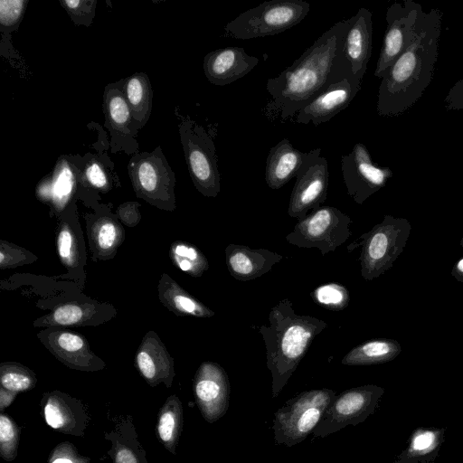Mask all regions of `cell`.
Returning <instances> with one entry per match:
<instances>
[{
    "mask_svg": "<svg viewBox=\"0 0 463 463\" xmlns=\"http://www.w3.org/2000/svg\"><path fill=\"white\" fill-rule=\"evenodd\" d=\"M86 181L93 187L107 191L109 187L108 175L101 165L96 160H91L84 168Z\"/></svg>",
    "mask_w": 463,
    "mask_h": 463,
    "instance_id": "b9f144b4",
    "label": "cell"
},
{
    "mask_svg": "<svg viewBox=\"0 0 463 463\" xmlns=\"http://www.w3.org/2000/svg\"><path fill=\"white\" fill-rule=\"evenodd\" d=\"M442 431L434 429H419L411 438L407 449L394 463L427 462L428 457H434V451L441 443Z\"/></svg>",
    "mask_w": 463,
    "mask_h": 463,
    "instance_id": "f546056e",
    "label": "cell"
},
{
    "mask_svg": "<svg viewBox=\"0 0 463 463\" xmlns=\"http://www.w3.org/2000/svg\"><path fill=\"white\" fill-rule=\"evenodd\" d=\"M41 416L52 430L66 435L84 437L90 415L83 402L60 390L46 392L40 401Z\"/></svg>",
    "mask_w": 463,
    "mask_h": 463,
    "instance_id": "e0dca14e",
    "label": "cell"
},
{
    "mask_svg": "<svg viewBox=\"0 0 463 463\" xmlns=\"http://www.w3.org/2000/svg\"><path fill=\"white\" fill-rule=\"evenodd\" d=\"M179 133L194 185L203 196L216 197L221 192V174L213 140L201 125L190 118L182 120Z\"/></svg>",
    "mask_w": 463,
    "mask_h": 463,
    "instance_id": "9c48e42d",
    "label": "cell"
},
{
    "mask_svg": "<svg viewBox=\"0 0 463 463\" xmlns=\"http://www.w3.org/2000/svg\"><path fill=\"white\" fill-rule=\"evenodd\" d=\"M17 392L9 391L2 386H0V412H5V410L7 409L15 400L17 396Z\"/></svg>",
    "mask_w": 463,
    "mask_h": 463,
    "instance_id": "f6af8a7d",
    "label": "cell"
},
{
    "mask_svg": "<svg viewBox=\"0 0 463 463\" xmlns=\"http://www.w3.org/2000/svg\"><path fill=\"white\" fill-rule=\"evenodd\" d=\"M351 218L333 206H320L298 221L286 236L288 243L299 248H317L322 256L335 251L352 235Z\"/></svg>",
    "mask_w": 463,
    "mask_h": 463,
    "instance_id": "30bf717a",
    "label": "cell"
},
{
    "mask_svg": "<svg viewBox=\"0 0 463 463\" xmlns=\"http://www.w3.org/2000/svg\"><path fill=\"white\" fill-rule=\"evenodd\" d=\"M258 62L259 59L249 55L243 48L229 46L207 53L203 68L212 84L225 86L250 73Z\"/></svg>",
    "mask_w": 463,
    "mask_h": 463,
    "instance_id": "d6986e66",
    "label": "cell"
},
{
    "mask_svg": "<svg viewBox=\"0 0 463 463\" xmlns=\"http://www.w3.org/2000/svg\"><path fill=\"white\" fill-rule=\"evenodd\" d=\"M451 275L459 282L463 283V257L453 266Z\"/></svg>",
    "mask_w": 463,
    "mask_h": 463,
    "instance_id": "bcb514c9",
    "label": "cell"
},
{
    "mask_svg": "<svg viewBox=\"0 0 463 463\" xmlns=\"http://www.w3.org/2000/svg\"><path fill=\"white\" fill-rule=\"evenodd\" d=\"M169 254L174 265L192 277L199 278L209 269L207 258L198 248L188 242H173Z\"/></svg>",
    "mask_w": 463,
    "mask_h": 463,
    "instance_id": "4dcf8cb0",
    "label": "cell"
},
{
    "mask_svg": "<svg viewBox=\"0 0 463 463\" xmlns=\"http://www.w3.org/2000/svg\"><path fill=\"white\" fill-rule=\"evenodd\" d=\"M444 106L449 110H463V79L449 89L444 99Z\"/></svg>",
    "mask_w": 463,
    "mask_h": 463,
    "instance_id": "7bdbcfd3",
    "label": "cell"
},
{
    "mask_svg": "<svg viewBox=\"0 0 463 463\" xmlns=\"http://www.w3.org/2000/svg\"><path fill=\"white\" fill-rule=\"evenodd\" d=\"M36 383V374L28 367L15 362L0 364V386L19 393L33 389Z\"/></svg>",
    "mask_w": 463,
    "mask_h": 463,
    "instance_id": "1f68e13d",
    "label": "cell"
},
{
    "mask_svg": "<svg viewBox=\"0 0 463 463\" xmlns=\"http://www.w3.org/2000/svg\"><path fill=\"white\" fill-rule=\"evenodd\" d=\"M44 346L67 367L82 372L102 370L105 363L90 348L86 338L75 332L51 327L38 333Z\"/></svg>",
    "mask_w": 463,
    "mask_h": 463,
    "instance_id": "2e32d148",
    "label": "cell"
},
{
    "mask_svg": "<svg viewBox=\"0 0 463 463\" xmlns=\"http://www.w3.org/2000/svg\"><path fill=\"white\" fill-rule=\"evenodd\" d=\"M101 305L94 302H69L58 306L51 314L37 319V326L96 325L101 322Z\"/></svg>",
    "mask_w": 463,
    "mask_h": 463,
    "instance_id": "d4e9b609",
    "label": "cell"
},
{
    "mask_svg": "<svg viewBox=\"0 0 463 463\" xmlns=\"http://www.w3.org/2000/svg\"><path fill=\"white\" fill-rule=\"evenodd\" d=\"M460 246H462V247H463V237H462V239H461V241H460Z\"/></svg>",
    "mask_w": 463,
    "mask_h": 463,
    "instance_id": "7dc6e473",
    "label": "cell"
},
{
    "mask_svg": "<svg viewBox=\"0 0 463 463\" xmlns=\"http://www.w3.org/2000/svg\"><path fill=\"white\" fill-rule=\"evenodd\" d=\"M269 326H259L266 347L267 367L271 373V393L276 398L296 371L314 338L327 324L308 315L295 313L283 298L269 314Z\"/></svg>",
    "mask_w": 463,
    "mask_h": 463,
    "instance_id": "3957f363",
    "label": "cell"
},
{
    "mask_svg": "<svg viewBox=\"0 0 463 463\" xmlns=\"http://www.w3.org/2000/svg\"><path fill=\"white\" fill-rule=\"evenodd\" d=\"M160 301L177 316L211 317L214 312L179 286L167 274L161 276L158 284Z\"/></svg>",
    "mask_w": 463,
    "mask_h": 463,
    "instance_id": "cb8c5ba5",
    "label": "cell"
},
{
    "mask_svg": "<svg viewBox=\"0 0 463 463\" xmlns=\"http://www.w3.org/2000/svg\"><path fill=\"white\" fill-rule=\"evenodd\" d=\"M402 351L398 341L376 338L351 349L341 360L345 365H370L393 360Z\"/></svg>",
    "mask_w": 463,
    "mask_h": 463,
    "instance_id": "f1b7e54d",
    "label": "cell"
},
{
    "mask_svg": "<svg viewBox=\"0 0 463 463\" xmlns=\"http://www.w3.org/2000/svg\"><path fill=\"white\" fill-rule=\"evenodd\" d=\"M411 231L405 218L384 215L383 221L368 232L362 234L359 261L361 275L365 280H373L391 269L403 251Z\"/></svg>",
    "mask_w": 463,
    "mask_h": 463,
    "instance_id": "8992f818",
    "label": "cell"
},
{
    "mask_svg": "<svg viewBox=\"0 0 463 463\" xmlns=\"http://www.w3.org/2000/svg\"><path fill=\"white\" fill-rule=\"evenodd\" d=\"M135 365L151 387L164 383L167 388L175 376L174 359L158 335L149 331L141 342L135 356Z\"/></svg>",
    "mask_w": 463,
    "mask_h": 463,
    "instance_id": "ffe728a7",
    "label": "cell"
},
{
    "mask_svg": "<svg viewBox=\"0 0 463 463\" xmlns=\"http://www.w3.org/2000/svg\"><path fill=\"white\" fill-rule=\"evenodd\" d=\"M442 16L439 8L420 11L412 41L381 80L376 103L379 116L402 115L430 84L438 60Z\"/></svg>",
    "mask_w": 463,
    "mask_h": 463,
    "instance_id": "6da1fadb",
    "label": "cell"
},
{
    "mask_svg": "<svg viewBox=\"0 0 463 463\" xmlns=\"http://www.w3.org/2000/svg\"><path fill=\"white\" fill-rule=\"evenodd\" d=\"M74 237L70 228L64 224L57 237V250L64 265L72 266L76 260Z\"/></svg>",
    "mask_w": 463,
    "mask_h": 463,
    "instance_id": "60d3db41",
    "label": "cell"
},
{
    "mask_svg": "<svg viewBox=\"0 0 463 463\" xmlns=\"http://www.w3.org/2000/svg\"><path fill=\"white\" fill-rule=\"evenodd\" d=\"M282 259V255L267 249H250L235 243L225 248L228 270L232 278L241 281L261 277Z\"/></svg>",
    "mask_w": 463,
    "mask_h": 463,
    "instance_id": "44dd1931",
    "label": "cell"
},
{
    "mask_svg": "<svg viewBox=\"0 0 463 463\" xmlns=\"http://www.w3.org/2000/svg\"><path fill=\"white\" fill-rule=\"evenodd\" d=\"M321 148L307 152V157L296 175L288 214L298 221L304 219L326 201L329 185L327 160L321 156Z\"/></svg>",
    "mask_w": 463,
    "mask_h": 463,
    "instance_id": "7c38bea8",
    "label": "cell"
},
{
    "mask_svg": "<svg viewBox=\"0 0 463 463\" xmlns=\"http://www.w3.org/2000/svg\"><path fill=\"white\" fill-rule=\"evenodd\" d=\"M310 295L316 304L333 311L345 309L350 302V294L347 288L335 282L321 284Z\"/></svg>",
    "mask_w": 463,
    "mask_h": 463,
    "instance_id": "836d02e7",
    "label": "cell"
},
{
    "mask_svg": "<svg viewBox=\"0 0 463 463\" xmlns=\"http://www.w3.org/2000/svg\"><path fill=\"white\" fill-rule=\"evenodd\" d=\"M335 395L334 390L323 388L305 391L289 399L274 414L275 443L290 448L302 442L313 432Z\"/></svg>",
    "mask_w": 463,
    "mask_h": 463,
    "instance_id": "5b68a950",
    "label": "cell"
},
{
    "mask_svg": "<svg viewBox=\"0 0 463 463\" xmlns=\"http://www.w3.org/2000/svg\"><path fill=\"white\" fill-rule=\"evenodd\" d=\"M21 428L8 414L0 413V456L6 462L14 461L18 453Z\"/></svg>",
    "mask_w": 463,
    "mask_h": 463,
    "instance_id": "e575fe53",
    "label": "cell"
},
{
    "mask_svg": "<svg viewBox=\"0 0 463 463\" xmlns=\"http://www.w3.org/2000/svg\"><path fill=\"white\" fill-rule=\"evenodd\" d=\"M120 227L111 219L99 220L94 229V242L99 250L111 251L117 249L121 240Z\"/></svg>",
    "mask_w": 463,
    "mask_h": 463,
    "instance_id": "d590c367",
    "label": "cell"
},
{
    "mask_svg": "<svg viewBox=\"0 0 463 463\" xmlns=\"http://www.w3.org/2000/svg\"><path fill=\"white\" fill-rule=\"evenodd\" d=\"M341 169L347 194L358 204L384 187L392 176L388 166L382 167L373 162L362 143H356L347 155L342 156Z\"/></svg>",
    "mask_w": 463,
    "mask_h": 463,
    "instance_id": "5bb4252c",
    "label": "cell"
},
{
    "mask_svg": "<svg viewBox=\"0 0 463 463\" xmlns=\"http://www.w3.org/2000/svg\"><path fill=\"white\" fill-rule=\"evenodd\" d=\"M310 5L304 0H270L240 14L224 26V36L240 40L271 36L299 24Z\"/></svg>",
    "mask_w": 463,
    "mask_h": 463,
    "instance_id": "277c9868",
    "label": "cell"
},
{
    "mask_svg": "<svg viewBox=\"0 0 463 463\" xmlns=\"http://www.w3.org/2000/svg\"><path fill=\"white\" fill-rule=\"evenodd\" d=\"M422 7L412 0L394 2L386 11L387 26L374 76L382 79L412 41Z\"/></svg>",
    "mask_w": 463,
    "mask_h": 463,
    "instance_id": "4fadbf2b",
    "label": "cell"
},
{
    "mask_svg": "<svg viewBox=\"0 0 463 463\" xmlns=\"http://www.w3.org/2000/svg\"><path fill=\"white\" fill-rule=\"evenodd\" d=\"M372 13L361 7L345 24L331 68L330 83L343 80L361 81L366 72L373 48Z\"/></svg>",
    "mask_w": 463,
    "mask_h": 463,
    "instance_id": "52a82bcc",
    "label": "cell"
},
{
    "mask_svg": "<svg viewBox=\"0 0 463 463\" xmlns=\"http://www.w3.org/2000/svg\"><path fill=\"white\" fill-rule=\"evenodd\" d=\"M102 109L105 126L112 136L125 137L130 134L129 127L133 124L131 111L122 88L118 84H109L105 88Z\"/></svg>",
    "mask_w": 463,
    "mask_h": 463,
    "instance_id": "83f0119b",
    "label": "cell"
},
{
    "mask_svg": "<svg viewBox=\"0 0 463 463\" xmlns=\"http://www.w3.org/2000/svg\"><path fill=\"white\" fill-rule=\"evenodd\" d=\"M193 391L196 405L207 422L213 423L227 412L231 386L225 370L219 364L208 361L200 364Z\"/></svg>",
    "mask_w": 463,
    "mask_h": 463,
    "instance_id": "9a60e30c",
    "label": "cell"
},
{
    "mask_svg": "<svg viewBox=\"0 0 463 463\" xmlns=\"http://www.w3.org/2000/svg\"><path fill=\"white\" fill-rule=\"evenodd\" d=\"M128 170L137 197L157 208L175 210V173L160 146L132 156Z\"/></svg>",
    "mask_w": 463,
    "mask_h": 463,
    "instance_id": "ba28073f",
    "label": "cell"
},
{
    "mask_svg": "<svg viewBox=\"0 0 463 463\" xmlns=\"http://www.w3.org/2000/svg\"><path fill=\"white\" fill-rule=\"evenodd\" d=\"M110 443L108 455L112 463H148L131 415L119 416L112 430L104 433Z\"/></svg>",
    "mask_w": 463,
    "mask_h": 463,
    "instance_id": "7402d4cb",
    "label": "cell"
},
{
    "mask_svg": "<svg viewBox=\"0 0 463 463\" xmlns=\"http://www.w3.org/2000/svg\"><path fill=\"white\" fill-rule=\"evenodd\" d=\"M183 426L182 402L177 395L172 394L166 398L158 411L155 432L157 440L173 455H176Z\"/></svg>",
    "mask_w": 463,
    "mask_h": 463,
    "instance_id": "484cf974",
    "label": "cell"
},
{
    "mask_svg": "<svg viewBox=\"0 0 463 463\" xmlns=\"http://www.w3.org/2000/svg\"><path fill=\"white\" fill-rule=\"evenodd\" d=\"M47 463H90V458L80 454L71 442L61 441L52 449Z\"/></svg>",
    "mask_w": 463,
    "mask_h": 463,
    "instance_id": "ab89813d",
    "label": "cell"
},
{
    "mask_svg": "<svg viewBox=\"0 0 463 463\" xmlns=\"http://www.w3.org/2000/svg\"><path fill=\"white\" fill-rule=\"evenodd\" d=\"M361 83L349 79L330 83L299 110L291 121L299 124L312 122L315 126L329 121L351 103L360 90Z\"/></svg>",
    "mask_w": 463,
    "mask_h": 463,
    "instance_id": "ac0fdd59",
    "label": "cell"
},
{
    "mask_svg": "<svg viewBox=\"0 0 463 463\" xmlns=\"http://www.w3.org/2000/svg\"><path fill=\"white\" fill-rule=\"evenodd\" d=\"M75 187L73 168L66 159L57 161L51 176V200L58 208L63 206L72 194Z\"/></svg>",
    "mask_w": 463,
    "mask_h": 463,
    "instance_id": "d6a6232c",
    "label": "cell"
},
{
    "mask_svg": "<svg viewBox=\"0 0 463 463\" xmlns=\"http://www.w3.org/2000/svg\"><path fill=\"white\" fill-rule=\"evenodd\" d=\"M27 4V0L0 1V25L2 31L16 30L24 17Z\"/></svg>",
    "mask_w": 463,
    "mask_h": 463,
    "instance_id": "8d00e7d4",
    "label": "cell"
},
{
    "mask_svg": "<svg viewBox=\"0 0 463 463\" xmlns=\"http://www.w3.org/2000/svg\"><path fill=\"white\" fill-rule=\"evenodd\" d=\"M307 152L295 148L288 138L281 139L268 154L265 181L271 189L278 190L296 177Z\"/></svg>",
    "mask_w": 463,
    "mask_h": 463,
    "instance_id": "603a6c76",
    "label": "cell"
},
{
    "mask_svg": "<svg viewBox=\"0 0 463 463\" xmlns=\"http://www.w3.org/2000/svg\"><path fill=\"white\" fill-rule=\"evenodd\" d=\"M122 91L131 111L136 128L144 127L150 118L153 104V90L147 75L137 72L127 78Z\"/></svg>",
    "mask_w": 463,
    "mask_h": 463,
    "instance_id": "4316f807",
    "label": "cell"
},
{
    "mask_svg": "<svg viewBox=\"0 0 463 463\" xmlns=\"http://www.w3.org/2000/svg\"><path fill=\"white\" fill-rule=\"evenodd\" d=\"M345 20L323 33L293 63L267 80L270 99L263 109L270 121L292 120L330 84L329 77Z\"/></svg>",
    "mask_w": 463,
    "mask_h": 463,
    "instance_id": "7a4b0ae2",
    "label": "cell"
},
{
    "mask_svg": "<svg viewBox=\"0 0 463 463\" xmlns=\"http://www.w3.org/2000/svg\"><path fill=\"white\" fill-rule=\"evenodd\" d=\"M383 388L367 384L335 395L314 429V438H325L348 425L355 426L373 414L383 394Z\"/></svg>",
    "mask_w": 463,
    "mask_h": 463,
    "instance_id": "8fae6325",
    "label": "cell"
},
{
    "mask_svg": "<svg viewBox=\"0 0 463 463\" xmlns=\"http://www.w3.org/2000/svg\"><path fill=\"white\" fill-rule=\"evenodd\" d=\"M60 4L76 24L89 26L92 23L96 0H61Z\"/></svg>",
    "mask_w": 463,
    "mask_h": 463,
    "instance_id": "74e56055",
    "label": "cell"
},
{
    "mask_svg": "<svg viewBox=\"0 0 463 463\" xmlns=\"http://www.w3.org/2000/svg\"><path fill=\"white\" fill-rule=\"evenodd\" d=\"M139 204L136 203H127L121 204L118 209V216L128 226H135L139 222V213L137 207Z\"/></svg>",
    "mask_w": 463,
    "mask_h": 463,
    "instance_id": "ee69618b",
    "label": "cell"
},
{
    "mask_svg": "<svg viewBox=\"0 0 463 463\" xmlns=\"http://www.w3.org/2000/svg\"><path fill=\"white\" fill-rule=\"evenodd\" d=\"M35 255L16 245L1 241L0 267L2 269L13 268L33 261Z\"/></svg>",
    "mask_w": 463,
    "mask_h": 463,
    "instance_id": "f35d334b",
    "label": "cell"
}]
</instances>
